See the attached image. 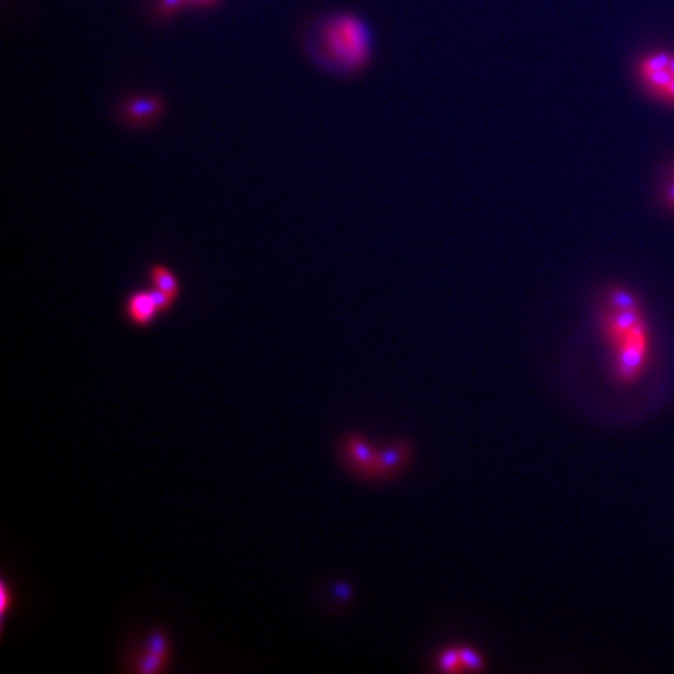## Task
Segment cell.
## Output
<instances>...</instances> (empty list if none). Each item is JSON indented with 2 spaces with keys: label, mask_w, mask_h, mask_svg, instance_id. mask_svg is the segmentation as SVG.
<instances>
[{
  "label": "cell",
  "mask_w": 674,
  "mask_h": 674,
  "mask_svg": "<svg viewBox=\"0 0 674 674\" xmlns=\"http://www.w3.org/2000/svg\"><path fill=\"white\" fill-rule=\"evenodd\" d=\"M600 323L612 350L615 380L630 384L647 365L651 350L649 325L640 304L628 290L615 287L607 295Z\"/></svg>",
  "instance_id": "6da1fadb"
},
{
  "label": "cell",
  "mask_w": 674,
  "mask_h": 674,
  "mask_svg": "<svg viewBox=\"0 0 674 674\" xmlns=\"http://www.w3.org/2000/svg\"><path fill=\"white\" fill-rule=\"evenodd\" d=\"M323 48L330 58L350 72H358L370 58V34L363 20L340 14L323 27Z\"/></svg>",
  "instance_id": "7a4b0ae2"
},
{
  "label": "cell",
  "mask_w": 674,
  "mask_h": 674,
  "mask_svg": "<svg viewBox=\"0 0 674 674\" xmlns=\"http://www.w3.org/2000/svg\"><path fill=\"white\" fill-rule=\"evenodd\" d=\"M637 78L648 94L674 106V52H649L638 61Z\"/></svg>",
  "instance_id": "3957f363"
},
{
  "label": "cell",
  "mask_w": 674,
  "mask_h": 674,
  "mask_svg": "<svg viewBox=\"0 0 674 674\" xmlns=\"http://www.w3.org/2000/svg\"><path fill=\"white\" fill-rule=\"evenodd\" d=\"M164 112V101L160 96H134L120 106V116L129 127H150Z\"/></svg>",
  "instance_id": "277c9868"
},
{
  "label": "cell",
  "mask_w": 674,
  "mask_h": 674,
  "mask_svg": "<svg viewBox=\"0 0 674 674\" xmlns=\"http://www.w3.org/2000/svg\"><path fill=\"white\" fill-rule=\"evenodd\" d=\"M439 670L441 671H468V670H482L484 661L477 651L467 647L446 648L439 654Z\"/></svg>",
  "instance_id": "5b68a950"
},
{
  "label": "cell",
  "mask_w": 674,
  "mask_h": 674,
  "mask_svg": "<svg viewBox=\"0 0 674 674\" xmlns=\"http://www.w3.org/2000/svg\"><path fill=\"white\" fill-rule=\"evenodd\" d=\"M125 314L129 320L138 326L150 325L160 314L150 290H138L131 294L125 303Z\"/></svg>",
  "instance_id": "8992f818"
},
{
  "label": "cell",
  "mask_w": 674,
  "mask_h": 674,
  "mask_svg": "<svg viewBox=\"0 0 674 674\" xmlns=\"http://www.w3.org/2000/svg\"><path fill=\"white\" fill-rule=\"evenodd\" d=\"M150 281L153 287L175 297V299L180 294L179 278L166 266H153L150 268Z\"/></svg>",
  "instance_id": "52a82bcc"
},
{
  "label": "cell",
  "mask_w": 674,
  "mask_h": 674,
  "mask_svg": "<svg viewBox=\"0 0 674 674\" xmlns=\"http://www.w3.org/2000/svg\"><path fill=\"white\" fill-rule=\"evenodd\" d=\"M150 294H152L153 300H155V303H156V306H158L160 312H164V311L172 308V304H174L175 300H176L175 297L169 295V294H166V292H162V290L156 289V287H152V289H150Z\"/></svg>",
  "instance_id": "ba28073f"
},
{
  "label": "cell",
  "mask_w": 674,
  "mask_h": 674,
  "mask_svg": "<svg viewBox=\"0 0 674 674\" xmlns=\"http://www.w3.org/2000/svg\"><path fill=\"white\" fill-rule=\"evenodd\" d=\"M188 2V0H162L161 10L162 13H174L181 6V4Z\"/></svg>",
  "instance_id": "9c48e42d"
},
{
  "label": "cell",
  "mask_w": 674,
  "mask_h": 674,
  "mask_svg": "<svg viewBox=\"0 0 674 674\" xmlns=\"http://www.w3.org/2000/svg\"><path fill=\"white\" fill-rule=\"evenodd\" d=\"M665 203L671 211H674V176H673V180L668 183V186H666Z\"/></svg>",
  "instance_id": "30bf717a"
},
{
  "label": "cell",
  "mask_w": 674,
  "mask_h": 674,
  "mask_svg": "<svg viewBox=\"0 0 674 674\" xmlns=\"http://www.w3.org/2000/svg\"><path fill=\"white\" fill-rule=\"evenodd\" d=\"M188 2H194V4H198V5H211V4H214L216 0H188Z\"/></svg>",
  "instance_id": "8fae6325"
},
{
  "label": "cell",
  "mask_w": 674,
  "mask_h": 674,
  "mask_svg": "<svg viewBox=\"0 0 674 674\" xmlns=\"http://www.w3.org/2000/svg\"><path fill=\"white\" fill-rule=\"evenodd\" d=\"M673 176H674V175H673Z\"/></svg>",
  "instance_id": "7c38bea8"
}]
</instances>
